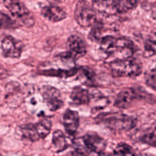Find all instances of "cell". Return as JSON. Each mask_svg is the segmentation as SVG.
I'll return each mask as SVG.
<instances>
[{"label": "cell", "instance_id": "6da1fadb", "mask_svg": "<svg viewBox=\"0 0 156 156\" xmlns=\"http://www.w3.org/2000/svg\"><path fill=\"white\" fill-rule=\"evenodd\" d=\"M99 41L101 52L105 61L109 63L131 57L134 52L133 42L125 37L116 38L112 35H105Z\"/></svg>", "mask_w": 156, "mask_h": 156}, {"label": "cell", "instance_id": "7a4b0ae2", "mask_svg": "<svg viewBox=\"0 0 156 156\" xmlns=\"http://www.w3.org/2000/svg\"><path fill=\"white\" fill-rule=\"evenodd\" d=\"M97 122L115 131H127L136 124V119L121 112H106L99 115Z\"/></svg>", "mask_w": 156, "mask_h": 156}, {"label": "cell", "instance_id": "3957f363", "mask_svg": "<svg viewBox=\"0 0 156 156\" xmlns=\"http://www.w3.org/2000/svg\"><path fill=\"white\" fill-rule=\"evenodd\" d=\"M112 74L115 77H135L142 72L141 62L131 57L110 63Z\"/></svg>", "mask_w": 156, "mask_h": 156}, {"label": "cell", "instance_id": "277c9868", "mask_svg": "<svg viewBox=\"0 0 156 156\" xmlns=\"http://www.w3.org/2000/svg\"><path fill=\"white\" fill-rule=\"evenodd\" d=\"M96 11L87 1L81 0L77 2L74 18L77 24L83 27L92 26L97 21Z\"/></svg>", "mask_w": 156, "mask_h": 156}, {"label": "cell", "instance_id": "5b68a950", "mask_svg": "<svg viewBox=\"0 0 156 156\" xmlns=\"http://www.w3.org/2000/svg\"><path fill=\"white\" fill-rule=\"evenodd\" d=\"M3 4L11 14L19 19L25 26H32L34 18L26 5L20 0H3Z\"/></svg>", "mask_w": 156, "mask_h": 156}, {"label": "cell", "instance_id": "8992f818", "mask_svg": "<svg viewBox=\"0 0 156 156\" xmlns=\"http://www.w3.org/2000/svg\"><path fill=\"white\" fill-rule=\"evenodd\" d=\"M67 51L64 57L76 60L84 56L87 52V46L84 40L78 35H71L67 41Z\"/></svg>", "mask_w": 156, "mask_h": 156}, {"label": "cell", "instance_id": "52a82bcc", "mask_svg": "<svg viewBox=\"0 0 156 156\" xmlns=\"http://www.w3.org/2000/svg\"><path fill=\"white\" fill-rule=\"evenodd\" d=\"M40 93L44 102L51 111L55 112L63 105L60 92L57 88L50 85H44L40 90Z\"/></svg>", "mask_w": 156, "mask_h": 156}, {"label": "cell", "instance_id": "ba28073f", "mask_svg": "<svg viewBox=\"0 0 156 156\" xmlns=\"http://www.w3.org/2000/svg\"><path fill=\"white\" fill-rule=\"evenodd\" d=\"M1 48L4 57L10 58L20 57L22 51V43L14 37L7 35L1 41Z\"/></svg>", "mask_w": 156, "mask_h": 156}, {"label": "cell", "instance_id": "9c48e42d", "mask_svg": "<svg viewBox=\"0 0 156 156\" xmlns=\"http://www.w3.org/2000/svg\"><path fill=\"white\" fill-rule=\"evenodd\" d=\"M141 93L133 88H124L116 96L114 105L118 108H127L136 100L144 97L141 95Z\"/></svg>", "mask_w": 156, "mask_h": 156}, {"label": "cell", "instance_id": "30bf717a", "mask_svg": "<svg viewBox=\"0 0 156 156\" xmlns=\"http://www.w3.org/2000/svg\"><path fill=\"white\" fill-rule=\"evenodd\" d=\"M82 141L86 147L91 152L101 154L107 146L106 141L94 132H88L82 137Z\"/></svg>", "mask_w": 156, "mask_h": 156}, {"label": "cell", "instance_id": "8fae6325", "mask_svg": "<svg viewBox=\"0 0 156 156\" xmlns=\"http://www.w3.org/2000/svg\"><path fill=\"white\" fill-rule=\"evenodd\" d=\"M63 124L66 133L73 135L79 126V116L77 112L67 109L63 116Z\"/></svg>", "mask_w": 156, "mask_h": 156}, {"label": "cell", "instance_id": "7c38bea8", "mask_svg": "<svg viewBox=\"0 0 156 156\" xmlns=\"http://www.w3.org/2000/svg\"><path fill=\"white\" fill-rule=\"evenodd\" d=\"M92 7L96 12L104 15H114L118 12V0H93Z\"/></svg>", "mask_w": 156, "mask_h": 156}, {"label": "cell", "instance_id": "4fadbf2b", "mask_svg": "<svg viewBox=\"0 0 156 156\" xmlns=\"http://www.w3.org/2000/svg\"><path fill=\"white\" fill-rule=\"evenodd\" d=\"M41 15L52 22H58L64 20L66 16V12L60 7L54 5H46L41 10Z\"/></svg>", "mask_w": 156, "mask_h": 156}, {"label": "cell", "instance_id": "5bb4252c", "mask_svg": "<svg viewBox=\"0 0 156 156\" xmlns=\"http://www.w3.org/2000/svg\"><path fill=\"white\" fill-rule=\"evenodd\" d=\"M69 146L68 138L61 130H55L52 135L51 147L53 152L58 153L66 149Z\"/></svg>", "mask_w": 156, "mask_h": 156}, {"label": "cell", "instance_id": "9a60e30c", "mask_svg": "<svg viewBox=\"0 0 156 156\" xmlns=\"http://www.w3.org/2000/svg\"><path fill=\"white\" fill-rule=\"evenodd\" d=\"M71 101L76 105L88 104L90 101V94L87 90L80 87H74L70 94Z\"/></svg>", "mask_w": 156, "mask_h": 156}, {"label": "cell", "instance_id": "2e32d148", "mask_svg": "<svg viewBox=\"0 0 156 156\" xmlns=\"http://www.w3.org/2000/svg\"><path fill=\"white\" fill-rule=\"evenodd\" d=\"M35 130L40 139L46 138L50 133L52 128V122L49 118H44L35 123Z\"/></svg>", "mask_w": 156, "mask_h": 156}, {"label": "cell", "instance_id": "e0dca14e", "mask_svg": "<svg viewBox=\"0 0 156 156\" xmlns=\"http://www.w3.org/2000/svg\"><path fill=\"white\" fill-rule=\"evenodd\" d=\"M156 54V32L151 34L144 44L143 56L149 58Z\"/></svg>", "mask_w": 156, "mask_h": 156}, {"label": "cell", "instance_id": "ac0fdd59", "mask_svg": "<svg viewBox=\"0 0 156 156\" xmlns=\"http://www.w3.org/2000/svg\"><path fill=\"white\" fill-rule=\"evenodd\" d=\"M20 130L23 136L34 142L40 140L35 127V124L28 123L20 126Z\"/></svg>", "mask_w": 156, "mask_h": 156}, {"label": "cell", "instance_id": "d6986e66", "mask_svg": "<svg viewBox=\"0 0 156 156\" xmlns=\"http://www.w3.org/2000/svg\"><path fill=\"white\" fill-rule=\"evenodd\" d=\"M77 69H72L70 70H63V69H50L46 70L40 71L38 72V74L40 75L46 76H55L60 77H67L74 75Z\"/></svg>", "mask_w": 156, "mask_h": 156}, {"label": "cell", "instance_id": "ffe728a7", "mask_svg": "<svg viewBox=\"0 0 156 156\" xmlns=\"http://www.w3.org/2000/svg\"><path fill=\"white\" fill-rule=\"evenodd\" d=\"M20 24L7 14L0 12V29H13L19 27Z\"/></svg>", "mask_w": 156, "mask_h": 156}, {"label": "cell", "instance_id": "44dd1931", "mask_svg": "<svg viewBox=\"0 0 156 156\" xmlns=\"http://www.w3.org/2000/svg\"><path fill=\"white\" fill-rule=\"evenodd\" d=\"M140 140L144 144L156 147V126L147 129L141 135Z\"/></svg>", "mask_w": 156, "mask_h": 156}, {"label": "cell", "instance_id": "7402d4cb", "mask_svg": "<svg viewBox=\"0 0 156 156\" xmlns=\"http://www.w3.org/2000/svg\"><path fill=\"white\" fill-rule=\"evenodd\" d=\"M138 0H118V13H126L133 9L137 4Z\"/></svg>", "mask_w": 156, "mask_h": 156}, {"label": "cell", "instance_id": "603a6c76", "mask_svg": "<svg viewBox=\"0 0 156 156\" xmlns=\"http://www.w3.org/2000/svg\"><path fill=\"white\" fill-rule=\"evenodd\" d=\"M144 80L146 85L156 91V68H152L146 73Z\"/></svg>", "mask_w": 156, "mask_h": 156}, {"label": "cell", "instance_id": "cb8c5ba5", "mask_svg": "<svg viewBox=\"0 0 156 156\" xmlns=\"http://www.w3.org/2000/svg\"><path fill=\"white\" fill-rule=\"evenodd\" d=\"M114 154L120 155H132L135 154L133 149L126 143L118 144L114 149Z\"/></svg>", "mask_w": 156, "mask_h": 156}, {"label": "cell", "instance_id": "d4e9b609", "mask_svg": "<svg viewBox=\"0 0 156 156\" xmlns=\"http://www.w3.org/2000/svg\"><path fill=\"white\" fill-rule=\"evenodd\" d=\"M55 1H63L64 0H55Z\"/></svg>", "mask_w": 156, "mask_h": 156}]
</instances>
